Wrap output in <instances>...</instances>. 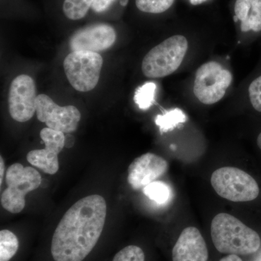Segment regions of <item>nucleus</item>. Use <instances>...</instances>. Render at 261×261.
<instances>
[{
	"instance_id": "a211bd4d",
	"label": "nucleus",
	"mask_w": 261,
	"mask_h": 261,
	"mask_svg": "<svg viewBox=\"0 0 261 261\" xmlns=\"http://www.w3.org/2000/svg\"><path fill=\"white\" fill-rule=\"evenodd\" d=\"M156 89L154 82H147L136 90L134 100L141 110L149 109L153 105Z\"/></svg>"
},
{
	"instance_id": "aec40b11",
	"label": "nucleus",
	"mask_w": 261,
	"mask_h": 261,
	"mask_svg": "<svg viewBox=\"0 0 261 261\" xmlns=\"http://www.w3.org/2000/svg\"><path fill=\"white\" fill-rule=\"evenodd\" d=\"M111 261H146V254L139 245H128L118 250Z\"/></svg>"
},
{
	"instance_id": "39448f33",
	"label": "nucleus",
	"mask_w": 261,
	"mask_h": 261,
	"mask_svg": "<svg viewBox=\"0 0 261 261\" xmlns=\"http://www.w3.org/2000/svg\"><path fill=\"white\" fill-rule=\"evenodd\" d=\"M103 59L97 53L72 51L65 58L63 67L70 85L75 90L87 92L95 88L99 82Z\"/></svg>"
},
{
	"instance_id": "2eb2a0df",
	"label": "nucleus",
	"mask_w": 261,
	"mask_h": 261,
	"mask_svg": "<svg viewBox=\"0 0 261 261\" xmlns=\"http://www.w3.org/2000/svg\"><path fill=\"white\" fill-rule=\"evenodd\" d=\"M93 2L94 0H63L62 10L69 20H82L91 10Z\"/></svg>"
},
{
	"instance_id": "a878e982",
	"label": "nucleus",
	"mask_w": 261,
	"mask_h": 261,
	"mask_svg": "<svg viewBox=\"0 0 261 261\" xmlns=\"http://www.w3.org/2000/svg\"><path fill=\"white\" fill-rule=\"evenodd\" d=\"M257 147L261 149V132L257 137Z\"/></svg>"
},
{
	"instance_id": "20e7f679",
	"label": "nucleus",
	"mask_w": 261,
	"mask_h": 261,
	"mask_svg": "<svg viewBox=\"0 0 261 261\" xmlns=\"http://www.w3.org/2000/svg\"><path fill=\"white\" fill-rule=\"evenodd\" d=\"M211 185L219 196L232 202H249L255 200L260 189L250 174L234 167L216 170L211 178Z\"/></svg>"
},
{
	"instance_id": "6ab92c4d",
	"label": "nucleus",
	"mask_w": 261,
	"mask_h": 261,
	"mask_svg": "<svg viewBox=\"0 0 261 261\" xmlns=\"http://www.w3.org/2000/svg\"><path fill=\"white\" fill-rule=\"evenodd\" d=\"M175 0H135L137 9L145 13L160 14L171 8Z\"/></svg>"
},
{
	"instance_id": "f3484780",
	"label": "nucleus",
	"mask_w": 261,
	"mask_h": 261,
	"mask_svg": "<svg viewBox=\"0 0 261 261\" xmlns=\"http://www.w3.org/2000/svg\"><path fill=\"white\" fill-rule=\"evenodd\" d=\"M144 195L159 205H163L171 198L170 187L165 182L155 181L144 187Z\"/></svg>"
},
{
	"instance_id": "dca6fc26",
	"label": "nucleus",
	"mask_w": 261,
	"mask_h": 261,
	"mask_svg": "<svg viewBox=\"0 0 261 261\" xmlns=\"http://www.w3.org/2000/svg\"><path fill=\"white\" fill-rule=\"evenodd\" d=\"M187 120L185 113L178 108L170 110L155 118V124L159 127L162 133L174 129L178 125L185 123Z\"/></svg>"
},
{
	"instance_id": "6e6552de",
	"label": "nucleus",
	"mask_w": 261,
	"mask_h": 261,
	"mask_svg": "<svg viewBox=\"0 0 261 261\" xmlns=\"http://www.w3.org/2000/svg\"><path fill=\"white\" fill-rule=\"evenodd\" d=\"M37 87L30 75H19L10 84L8 108L10 116L18 122H27L37 111Z\"/></svg>"
},
{
	"instance_id": "423d86ee",
	"label": "nucleus",
	"mask_w": 261,
	"mask_h": 261,
	"mask_svg": "<svg viewBox=\"0 0 261 261\" xmlns=\"http://www.w3.org/2000/svg\"><path fill=\"white\" fill-rule=\"evenodd\" d=\"M232 80L231 72L219 63L207 62L196 72L194 94L203 104H215L224 97Z\"/></svg>"
},
{
	"instance_id": "7ed1b4c3",
	"label": "nucleus",
	"mask_w": 261,
	"mask_h": 261,
	"mask_svg": "<svg viewBox=\"0 0 261 261\" xmlns=\"http://www.w3.org/2000/svg\"><path fill=\"white\" fill-rule=\"evenodd\" d=\"M6 183L8 187L1 195L2 206L12 214H19L25 207V195L39 188L42 177L35 168L14 163L7 170Z\"/></svg>"
},
{
	"instance_id": "ddd939ff",
	"label": "nucleus",
	"mask_w": 261,
	"mask_h": 261,
	"mask_svg": "<svg viewBox=\"0 0 261 261\" xmlns=\"http://www.w3.org/2000/svg\"><path fill=\"white\" fill-rule=\"evenodd\" d=\"M234 13L242 32L261 33V0H236Z\"/></svg>"
},
{
	"instance_id": "4468645a",
	"label": "nucleus",
	"mask_w": 261,
	"mask_h": 261,
	"mask_svg": "<svg viewBox=\"0 0 261 261\" xmlns=\"http://www.w3.org/2000/svg\"><path fill=\"white\" fill-rule=\"evenodd\" d=\"M20 240L8 229L0 231V261H11L20 250Z\"/></svg>"
},
{
	"instance_id": "5701e85b",
	"label": "nucleus",
	"mask_w": 261,
	"mask_h": 261,
	"mask_svg": "<svg viewBox=\"0 0 261 261\" xmlns=\"http://www.w3.org/2000/svg\"><path fill=\"white\" fill-rule=\"evenodd\" d=\"M219 261H243V259L240 257V255H227L223 257Z\"/></svg>"
},
{
	"instance_id": "412c9836",
	"label": "nucleus",
	"mask_w": 261,
	"mask_h": 261,
	"mask_svg": "<svg viewBox=\"0 0 261 261\" xmlns=\"http://www.w3.org/2000/svg\"><path fill=\"white\" fill-rule=\"evenodd\" d=\"M247 94L252 108L261 113V73L251 81L247 88Z\"/></svg>"
},
{
	"instance_id": "f257e3e1",
	"label": "nucleus",
	"mask_w": 261,
	"mask_h": 261,
	"mask_svg": "<svg viewBox=\"0 0 261 261\" xmlns=\"http://www.w3.org/2000/svg\"><path fill=\"white\" fill-rule=\"evenodd\" d=\"M211 233L216 250L226 255H251L261 245L256 231L232 215L225 213L215 216L211 222Z\"/></svg>"
},
{
	"instance_id": "f8f14e48",
	"label": "nucleus",
	"mask_w": 261,
	"mask_h": 261,
	"mask_svg": "<svg viewBox=\"0 0 261 261\" xmlns=\"http://www.w3.org/2000/svg\"><path fill=\"white\" fill-rule=\"evenodd\" d=\"M208 256L205 239L194 226L181 231L172 249V261H207Z\"/></svg>"
},
{
	"instance_id": "b1692460",
	"label": "nucleus",
	"mask_w": 261,
	"mask_h": 261,
	"mask_svg": "<svg viewBox=\"0 0 261 261\" xmlns=\"http://www.w3.org/2000/svg\"><path fill=\"white\" fill-rule=\"evenodd\" d=\"M5 172V163L3 157L0 158V185H3V176Z\"/></svg>"
},
{
	"instance_id": "393cba45",
	"label": "nucleus",
	"mask_w": 261,
	"mask_h": 261,
	"mask_svg": "<svg viewBox=\"0 0 261 261\" xmlns=\"http://www.w3.org/2000/svg\"><path fill=\"white\" fill-rule=\"evenodd\" d=\"M206 0H190V3L192 5H197L202 4V3H205Z\"/></svg>"
},
{
	"instance_id": "0eeeda50",
	"label": "nucleus",
	"mask_w": 261,
	"mask_h": 261,
	"mask_svg": "<svg viewBox=\"0 0 261 261\" xmlns=\"http://www.w3.org/2000/svg\"><path fill=\"white\" fill-rule=\"evenodd\" d=\"M36 109L39 121L45 123L48 128L64 134L74 132L82 117L80 111L75 106L61 107L44 94L37 96Z\"/></svg>"
},
{
	"instance_id": "4be33fe9",
	"label": "nucleus",
	"mask_w": 261,
	"mask_h": 261,
	"mask_svg": "<svg viewBox=\"0 0 261 261\" xmlns=\"http://www.w3.org/2000/svg\"><path fill=\"white\" fill-rule=\"evenodd\" d=\"M116 1L117 0H94L91 10L94 13L102 14L109 10Z\"/></svg>"
},
{
	"instance_id": "9d476101",
	"label": "nucleus",
	"mask_w": 261,
	"mask_h": 261,
	"mask_svg": "<svg viewBox=\"0 0 261 261\" xmlns=\"http://www.w3.org/2000/svg\"><path fill=\"white\" fill-rule=\"evenodd\" d=\"M40 137L45 148L30 151L27 154V161L43 172L56 174L59 169L58 154L65 145L64 133L47 127L41 130Z\"/></svg>"
},
{
	"instance_id": "f03ea898",
	"label": "nucleus",
	"mask_w": 261,
	"mask_h": 261,
	"mask_svg": "<svg viewBox=\"0 0 261 261\" xmlns=\"http://www.w3.org/2000/svg\"><path fill=\"white\" fill-rule=\"evenodd\" d=\"M188 46V41L184 36L168 38L146 55L142 63V73L149 79L172 74L183 62Z\"/></svg>"
},
{
	"instance_id": "9b49d317",
	"label": "nucleus",
	"mask_w": 261,
	"mask_h": 261,
	"mask_svg": "<svg viewBox=\"0 0 261 261\" xmlns=\"http://www.w3.org/2000/svg\"><path fill=\"white\" fill-rule=\"evenodd\" d=\"M167 161L147 152L137 158L128 167V181L134 190H140L155 181L168 171Z\"/></svg>"
},
{
	"instance_id": "1a4fd4ad",
	"label": "nucleus",
	"mask_w": 261,
	"mask_h": 261,
	"mask_svg": "<svg viewBox=\"0 0 261 261\" xmlns=\"http://www.w3.org/2000/svg\"><path fill=\"white\" fill-rule=\"evenodd\" d=\"M116 33L112 25L106 23L90 24L73 33L70 39L73 51H88L97 53L113 47Z\"/></svg>"
}]
</instances>
